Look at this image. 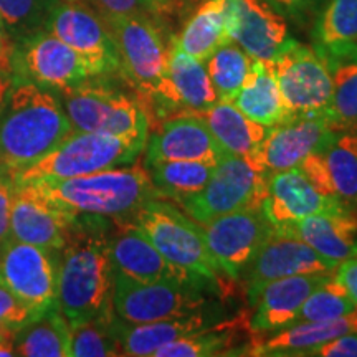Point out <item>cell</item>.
<instances>
[{
    "instance_id": "47",
    "label": "cell",
    "mask_w": 357,
    "mask_h": 357,
    "mask_svg": "<svg viewBox=\"0 0 357 357\" xmlns=\"http://www.w3.org/2000/svg\"><path fill=\"white\" fill-rule=\"evenodd\" d=\"M13 48H15V45L12 43L10 35L6 32L3 26H0V75H3V77H8V75L13 73Z\"/></svg>"
},
{
    "instance_id": "25",
    "label": "cell",
    "mask_w": 357,
    "mask_h": 357,
    "mask_svg": "<svg viewBox=\"0 0 357 357\" xmlns=\"http://www.w3.org/2000/svg\"><path fill=\"white\" fill-rule=\"evenodd\" d=\"M275 231L296 236L331 261L341 263L357 255V213L354 207L314 213L294 223L275 227Z\"/></svg>"
},
{
    "instance_id": "1",
    "label": "cell",
    "mask_w": 357,
    "mask_h": 357,
    "mask_svg": "<svg viewBox=\"0 0 357 357\" xmlns=\"http://www.w3.org/2000/svg\"><path fill=\"white\" fill-rule=\"evenodd\" d=\"M109 229L111 218L77 215L58 250L56 307L70 326L114 312Z\"/></svg>"
},
{
    "instance_id": "18",
    "label": "cell",
    "mask_w": 357,
    "mask_h": 357,
    "mask_svg": "<svg viewBox=\"0 0 357 357\" xmlns=\"http://www.w3.org/2000/svg\"><path fill=\"white\" fill-rule=\"evenodd\" d=\"M144 153L146 167L160 160H199L215 166L225 155L207 123L195 113L172 116L149 131Z\"/></svg>"
},
{
    "instance_id": "35",
    "label": "cell",
    "mask_w": 357,
    "mask_h": 357,
    "mask_svg": "<svg viewBox=\"0 0 357 357\" xmlns=\"http://www.w3.org/2000/svg\"><path fill=\"white\" fill-rule=\"evenodd\" d=\"M314 48H339L357 43V0H326L312 29Z\"/></svg>"
},
{
    "instance_id": "26",
    "label": "cell",
    "mask_w": 357,
    "mask_h": 357,
    "mask_svg": "<svg viewBox=\"0 0 357 357\" xmlns=\"http://www.w3.org/2000/svg\"><path fill=\"white\" fill-rule=\"evenodd\" d=\"M357 331V310L329 321H300L271 334L268 339L245 347L247 356H307L316 346Z\"/></svg>"
},
{
    "instance_id": "40",
    "label": "cell",
    "mask_w": 357,
    "mask_h": 357,
    "mask_svg": "<svg viewBox=\"0 0 357 357\" xmlns=\"http://www.w3.org/2000/svg\"><path fill=\"white\" fill-rule=\"evenodd\" d=\"M101 15H146L158 17L166 13L172 0H89Z\"/></svg>"
},
{
    "instance_id": "51",
    "label": "cell",
    "mask_w": 357,
    "mask_h": 357,
    "mask_svg": "<svg viewBox=\"0 0 357 357\" xmlns=\"http://www.w3.org/2000/svg\"><path fill=\"white\" fill-rule=\"evenodd\" d=\"M0 172H2V171H0ZM3 174H6V172H3Z\"/></svg>"
},
{
    "instance_id": "16",
    "label": "cell",
    "mask_w": 357,
    "mask_h": 357,
    "mask_svg": "<svg viewBox=\"0 0 357 357\" xmlns=\"http://www.w3.org/2000/svg\"><path fill=\"white\" fill-rule=\"evenodd\" d=\"M336 128L326 116H296L268 128L258 160L270 174L298 167L306 155L321 153L336 141Z\"/></svg>"
},
{
    "instance_id": "34",
    "label": "cell",
    "mask_w": 357,
    "mask_h": 357,
    "mask_svg": "<svg viewBox=\"0 0 357 357\" xmlns=\"http://www.w3.org/2000/svg\"><path fill=\"white\" fill-rule=\"evenodd\" d=\"M252 58L234 40L223 42L205 61L218 101H234L248 77Z\"/></svg>"
},
{
    "instance_id": "15",
    "label": "cell",
    "mask_w": 357,
    "mask_h": 357,
    "mask_svg": "<svg viewBox=\"0 0 357 357\" xmlns=\"http://www.w3.org/2000/svg\"><path fill=\"white\" fill-rule=\"evenodd\" d=\"M339 263L319 255L310 245L273 230L240 275L250 306L271 281L294 275L334 273Z\"/></svg>"
},
{
    "instance_id": "8",
    "label": "cell",
    "mask_w": 357,
    "mask_h": 357,
    "mask_svg": "<svg viewBox=\"0 0 357 357\" xmlns=\"http://www.w3.org/2000/svg\"><path fill=\"white\" fill-rule=\"evenodd\" d=\"M268 192V174L247 158L223 155L215 164L211 181L194 197L178 207L199 223L248 207H260Z\"/></svg>"
},
{
    "instance_id": "43",
    "label": "cell",
    "mask_w": 357,
    "mask_h": 357,
    "mask_svg": "<svg viewBox=\"0 0 357 357\" xmlns=\"http://www.w3.org/2000/svg\"><path fill=\"white\" fill-rule=\"evenodd\" d=\"M15 192V181L8 174L0 172V250L10 236V208Z\"/></svg>"
},
{
    "instance_id": "27",
    "label": "cell",
    "mask_w": 357,
    "mask_h": 357,
    "mask_svg": "<svg viewBox=\"0 0 357 357\" xmlns=\"http://www.w3.org/2000/svg\"><path fill=\"white\" fill-rule=\"evenodd\" d=\"M195 114H199L207 123L223 154L247 158L260 164L258 153L265 141L266 126L247 118L230 101H217L211 108Z\"/></svg>"
},
{
    "instance_id": "42",
    "label": "cell",
    "mask_w": 357,
    "mask_h": 357,
    "mask_svg": "<svg viewBox=\"0 0 357 357\" xmlns=\"http://www.w3.org/2000/svg\"><path fill=\"white\" fill-rule=\"evenodd\" d=\"M35 316L29 307L22 305L8 289L0 283V324L22 328V326L33 319Z\"/></svg>"
},
{
    "instance_id": "50",
    "label": "cell",
    "mask_w": 357,
    "mask_h": 357,
    "mask_svg": "<svg viewBox=\"0 0 357 357\" xmlns=\"http://www.w3.org/2000/svg\"><path fill=\"white\" fill-rule=\"evenodd\" d=\"M351 131H356L357 132V129H351Z\"/></svg>"
},
{
    "instance_id": "2",
    "label": "cell",
    "mask_w": 357,
    "mask_h": 357,
    "mask_svg": "<svg viewBox=\"0 0 357 357\" xmlns=\"http://www.w3.org/2000/svg\"><path fill=\"white\" fill-rule=\"evenodd\" d=\"M73 131L61 100L17 78L0 102V171L12 178L43 159Z\"/></svg>"
},
{
    "instance_id": "32",
    "label": "cell",
    "mask_w": 357,
    "mask_h": 357,
    "mask_svg": "<svg viewBox=\"0 0 357 357\" xmlns=\"http://www.w3.org/2000/svg\"><path fill=\"white\" fill-rule=\"evenodd\" d=\"M176 40L182 50L205 63L223 42L230 40L225 32V0H205Z\"/></svg>"
},
{
    "instance_id": "39",
    "label": "cell",
    "mask_w": 357,
    "mask_h": 357,
    "mask_svg": "<svg viewBox=\"0 0 357 357\" xmlns=\"http://www.w3.org/2000/svg\"><path fill=\"white\" fill-rule=\"evenodd\" d=\"M357 307L347 293L342 289L334 280V275L326 283L321 284L312 291L307 300L303 303L300 316L296 323L300 321H329L341 318V316L349 314L356 311Z\"/></svg>"
},
{
    "instance_id": "24",
    "label": "cell",
    "mask_w": 357,
    "mask_h": 357,
    "mask_svg": "<svg viewBox=\"0 0 357 357\" xmlns=\"http://www.w3.org/2000/svg\"><path fill=\"white\" fill-rule=\"evenodd\" d=\"M333 275H294L271 281L253 303L250 329L258 334H273L294 324L300 316L303 303Z\"/></svg>"
},
{
    "instance_id": "10",
    "label": "cell",
    "mask_w": 357,
    "mask_h": 357,
    "mask_svg": "<svg viewBox=\"0 0 357 357\" xmlns=\"http://www.w3.org/2000/svg\"><path fill=\"white\" fill-rule=\"evenodd\" d=\"M101 15V13H100ZM119 53V73L142 96L155 98L166 77L167 45L153 17L101 15Z\"/></svg>"
},
{
    "instance_id": "13",
    "label": "cell",
    "mask_w": 357,
    "mask_h": 357,
    "mask_svg": "<svg viewBox=\"0 0 357 357\" xmlns=\"http://www.w3.org/2000/svg\"><path fill=\"white\" fill-rule=\"evenodd\" d=\"M200 225L218 271L225 280L234 281H238L245 266L275 230L263 205L225 213Z\"/></svg>"
},
{
    "instance_id": "7",
    "label": "cell",
    "mask_w": 357,
    "mask_h": 357,
    "mask_svg": "<svg viewBox=\"0 0 357 357\" xmlns=\"http://www.w3.org/2000/svg\"><path fill=\"white\" fill-rule=\"evenodd\" d=\"M215 293L195 283L174 280L141 281L119 271L113 278V311L131 324L154 323L217 305Z\"/></svg>"
},
{
    "instance_id": "11",
    "label": "cell",
    "mask_w": 357,
    "mask_h": 357,
    "mask_svg": "<svg viewBox=\"0 0 357 357\" xmlns=\"http://www.w3.org/2000/svg\"><path fill=\"white\" fill-rule=\"evenodd\" d=\"M0 283L37 318L56 306L58 252L10 238L0 250Z\"/></svg>"
},
{
    "instance_id": "48",
    "label": "cell",
    "mask_w": 357,
    "mask_h": 357,
    "mask_svg": "<svg viewBox=\"0 0 357 357\" xmlns=\"http://www.w3.org/2000/svg\"><path fill=\"white\" fill-rule=\"evenodd\" d=\"M19 328L0 324V356L10 357L15 356V337Z\"/></svg>"
},
{
    "instance_id": "21",
    "label": "cell",
    "mask_w": 357,
    "mask_h": 357,
    "mask_svg": "<svg viewBox=\"0 0 357 357\" xmlns=\"http://www.w3.org/2000/svg\"><path fill=\"white\" fill-rule=\"evenodd\" d=\"M351 207L344 200L321 194L298 167L268 176V192L263 211L273 223L283 227L319 212Z\"/></svg>"
},
{
    "instance_id": "46",
    "label": "cell",
    "mask_w": 357,
    "mask_h": 357,
    "mask_svg": "<svg viewBox=\"0 0 357 357\" xmlns=\"http://www.w3.org/2000/svg\"><path fill=\"white\" fill-rule=\"evenodd\" d=\"M266 2L278 13H284L291 19H306L319 7L321 0H266Z\"/></svg>"
},
{
    "instance_id": "20",
    "label": "cell",
    "mask_w": 357,
    "mask_h": 357,
    "mask_svg": "<svg viewBox=\"0 0 357 357\" xmlns=\"http://www.w3.org/2000/svg\"><path fill=\"white\" fill-rule=\"evenodd\" d=\"M77 215L61 211L29 184H15L10 208V236L47 250L63 248Z\"/></svg>"
},
{
    "instance_id": "17",
    "label": "cell",
    "mask_w": 357,
    "mask_h": 357,
    "mask_svg": "<svg viewBox=\"0 0 357 357\" xmlns=\"http://www.w3.org/2000/svg\"><path fill=\"white\" fill-rule=\"evenodd\" d=\"M109 253L114 271L141 281L174 280L213 289L171 265L131 218H111ZM215 293V291H213ZM217 294V293H215Z\"/></svg>"
},
{
    "instance_id": "44",
    "label": "cell",
    "mask_w": 357,
    "mask_h": 357,
    "mask_svg": "<svg viewBox=\"0 0 357 357\" xmlns=\"http://www.w3.org/2000/svg\"><path fill=\"white\" fill-rule=\"evenodd\" d=\"M310 357H357V331L334 337L331 341L316 346Z\"/></svg>"
},
{
    "instance_id": "45",
    "label": "cell",
    "mask_w": 357,
    "mask_h": 357,
    "mask_svg": "<svg viewBox=\"0 0 357 357\" xmlns=\"http://www.w3.org/2000/svg\"><path fill=\"white\" fill-rule=\"evenodd\" d=\"M334 280L357 307V255L339 263L334 270Z\"/></svg>"
},
{
    "instance_id": "41",
    "label": "cell",
    "mask_w": 357,
    "mask_h": 357,
    "mask_svg": "<svg viewBox=\"0 0 357 357\" xmlns=\"http://www.w3.org/2000/svg\"><path fill=\"white\" fill-rule=\"evenodd\" d=\"M298 169L305 174L307 181H310L311 184L321 192V194L329 195V197H337L336 192H334V187L331 184V178H329L323 153H312L310 155H306V158L298 164Z\"/></svg>"
},
{
    "instance_id": "38",
    "label": "cell",
    "mask_w": 357,
    "mask_h": 357,
    "mask_svg": "<svg viewBox=\"0 0 357 357\" xmlns=\"http://www.w3.org/2000/svg\"><path fill=\"white\" fill-rule=\"evenodd\" d=\"M58 0H0V19L10 37L20 40L45 30Z\"/></svg>"
},
{
    "instance_id": "22",
    "label": "cell",
    "mask_w": 357,
    "mask_h": 357,
    "mask_svg": "<svg viewBox=\"0 0 357 357\" xmlns=\"http://www.w3.org/2000/svg\"><path fill=\"white\" fill-rule=\"evenodd\" d=\"M154 101L185 113H202L218 101L205 63L182 50L176 38L167 45L166 77Z\"/></svg>"
},
{
    "instance_id": "37",
    "label": "cell",
    "mask_w": 357,
    "mask_h": 357,
    "mask_svg": "<svg viewBox=\"0 0 357 357\" xmlns=\"http://www.w3.org/2000/svg\"><path fill=\"white\" fill-rule=\"evenodd\" d=\"M114 312L71 326L70 357L119 356L113 329Z\"/></svg>"
},
{
    "instance_id": "12",
    "label": "cell",
    "mask_w": 357,
    "mask_h": 357,
    "mask_svg": "<svg viewBox=\"0 0 357 357\" xmlns=\"http://www.w3.org/2000/svg\"><path fill=\"white\" fill-rule=\"evenodd\" d=\"M45 30L73 48L88 65L91 77L119 71V53L108 26L82 0H58Z\"/></svg>"
},
{
    "instance_id": "36",
    "label": "cell",
    "mask_w": 357,
    "mask_h": 357,
    "mask_svg": "<svg viewBox=\"0 0 357 357\" xmlns=\"http://www.w3.org/2000/svg\"><path fill=\"white\" fill-rule=\"evenodd\" d=\"M323 153L334 192L351 207H357V132L341 131Z\"/></svg>"
},
{
    "instance_id": "29",
    "label": "cell",
    "mask_w": 357,
    "mask_h": 357,
    "mask_svg": "<svg viewBox=\"0 0 357 357\" xmlns=\"http://www.w3.org/2000/svg\"><path fill=\"white\" fill-rule=\"evenodd\" d=\"M247 118L271 128L289 118L271 61L252 60L248 77L231 101Z\"/></svg>"
},
{
    "instance_id": "14",
    "label": "cell",
    "mask_w": 357,
    "mask_h": 357,
    "mask_svg": "<svg viewBox=\"0 0 357 357\" xmlns=\"http://www.w3.org/2000/svg\"><path fill=\"white\" fill-rule=\"evenodd\" d=\"M12 68L17 78L60 93L93 78L83 58L47 30L17 40Z\"/></svg>"
},
{
    "instance_id": "30",
    "label": "cell",
    "mask_w": 357,
    "mask_h": 357,
    "mask_svg": "<svg viewBox=\"0 0 357 357\" xmlns=\"http://www.w3.org/2000/svg\"><path fill=\"white\" fill-rule=\"evenodd\" d=\"M71 326L56 306L30 319L17 331L15 356L70 357Z\"/></svg>"
},
{
    "instance_id": "19",
    "label": "cell",
    "mask_w": 357,
    "mask_h": 357,
    "mask_svg": "<svg viewBox=\"0 0 357 357\" xmlns=\"http://www.w3.org/2000/svg\"><path fill=\"white\" fill-rule=\"evenodd\" d=\"M227 37L252 60H273L288 38L283 15L261 0H225Z\"/></svg>"
},
{
    "instance_id": "4",
    "label": "cell",
    "mask_w": 357,
    "mask_h": 357,
    "mask_svg": "<svg viewBox=\"0 0 357 357\" xmlns=\"http://www.w3.org/2000/svg\"><path fill=\"white\" fill-rule=\"evenodd\" d=\"M128 218L139 227L171 265L220 293L223 275L208 252L202 225L181 207L169 200L153 199Z\"/></svg>"
},
{
    "instance_id": "49",
    "label": "cell",
    "mask_w": 357,
    "mask_h": 357,
    "mask_svg": "<svg viewBox=\"0 0 357 357\" xmlns=\"http://www.w3.org/2000/svg\"><path fill=\"white\" fill-rule=\"evenodd\" d=\"M0 26H3V24H2V19H0Z\"/></svg>"
},
{
    "instance_id": "6",
    "label": "cell",
    "mask_w": 357,
    "mask_h": 357,
    "mask_svg": "<svg viewBox=\"0 0 357 357\" xmlns=\"http://www.w3.org/2000/svg\"><path fill=\"white\" fill-rule=\"evenodd\" d=\"M61 98L75 131L147 141L149 116L144 105L121 89L105 83L84 82L61 91Z\"/></svg>"
},
{
    "instance_id": "5",
    "label": "cell",
    "mask_w": 357,
    "mask_h": 357,
    "mask_svg": "<svg viewBox=\"0 0 357 357\" xmlns=\"http://www.w3.org/2000/svg\"><path fill=\"white\" fill-rule=\"evenodd\" d=\"M146 142L123 139L108 134L71 131L43 159L13 177L15 184L33 181H58L106 169L131 166L144 153Z\"/></svg>"
},
{
    "instance_id": "31",
    "label": "cell",
    "mask_w": 357,
    "mask_h": 357,
    "mask_svg": "<svg viewBox=\"0 0 357 357\" xmlns=\"http://www.w3.org/2000/svg\"><path fill=\"white\" fill-rule=\"evenodd\" d=\"M146 169L159 199L181 205L202 192L215 166L199 160H160Z\"/></svg>"
},
{
    "instance_id": "33",
    "label": "cell",
    "mask_w": 357,
    "mask_h": 357,
    "mask_svg": "<svg viewBox=\"0 0 357 357\" xmlns=\"http://www.w3.org/2000/svg\"><path fill=\"white\" fill-rule=\"evenodd\" d=\"M242 316L234 319L220 321V323L192 333L189 336L167 342L154 352L153 357H211L225 356L240 341L243 326Z\"/></svg>"
},
{
    "instance_id": "9",
    "label": "cell",
    "mask_w": 357,
    "mask_h": 357,
    "mask_svg": "<svg viewBox=\"0 0 357 357\" xmlns=\"http://www.w3.org/2000/svg\"><path fill=\"white\" fill-rule=\"evenodd\" d=\"M270 61L289 118L326 116L329 119L333 79L314 48L287 38Z\"/></svg>"
},
{
    "instance_id": "3",
    "label": "cell",
    "mask_w": 357,
    "mask_h": 357,
    "mask_svg": "<svg viewBox=\"0 0 357 357\" xmlns=\"http://www.w3.org/2000/svg\"><path fill=\"white\" fill-rule=\"evenodd\" d=\"M73 215L126 218L153 199H159L149 172L141 166H123L88 176L58 181L20 182Z\"/></svg>"
},
{
    "instance_id": "28",
    "label": "cell",
    "mask_w": 357,
    "mask_h": 357,
    "mask_svg": "<svg viewBox=\"0 0 357 357\" xmlns=\"http://www.w3.org/2000/svg\"><path fill=\"white\" fill-rule=\"evenodd\" d=\"M314 50L324 60L333 79L329 121L337 131L357 129V43Z\"/></svg>"
},
{
    "instance_id": "23",
    "label": "cell",
    "mask_w": 357,
    "mask_h": 357,
    "mask_svg": "<svg viewBox=\"0 0 357 357\" xmlns=\"http://www.w3.org/2000/svg\"><path fill=\"white\" fill-rule=\"evenodd\" d=\"M222 319L220 307L213 305L189 314L144 324L126 323L114 314L113 329L119 346V356L153 357L154 352L167 342L197 333L200 329L220 323Z\"/></svg>"
}]
</instances>
